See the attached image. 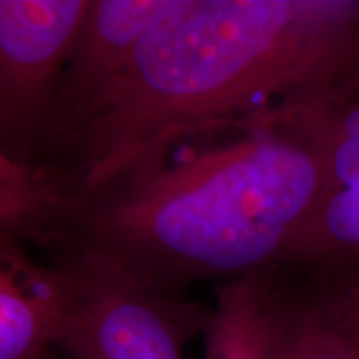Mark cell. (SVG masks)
Returning <instances> with one entry per match:
<instances>
[{"label": "cell", "instance_id": "2", "mask_svg": "<svg viewBox=\"0 0 359 359\" xmlns=\"http://www.w3.org/2000/svg\"><path fill=\"white\" fill-rule=\"evenodd\" d=\"M346 12L343 2L168 0L120 82L39 167L82 195L193 135L306 100L326 87L330 29Z\"/></svg>", "mask_w": 359, "mask_h": 359}, {"label": "cell", "instance_id": "7", "mask_svg": "<svg viewBox=\"0 0 359 359\" xmlns=\"http://www.w3.org/2000/svg\"><path fill=\"white\" fill-rule=\"evenodd\" d=\"M65 303L60 269L0 231V359H40L55 348Z\"/></svg>", "mask_w": 359, "mask_h": 359}, {"label": "cell", "instance_id": "12", "mask_svg": "<svg viewBox=\"0 0 359 359\" xmlns=\"http://www.w3.org/2000/svg\"><path fill=\"white\" fill-rule=\"evenodd\" d=\"M40 359H70V358L67 356L64 351H60V349H58V348H53V349H50V351H48L47 354H45V356H42Z\"/></svg>", "mask_w": 359, "mask_h": 359}, {"label": "cell", "instance_id": "10", "mask_svg": "<svg viewBox=\"0 0 359 359\" xmlns=\"http://www.w3.org/2000/svg\"><path fill=\"white\" fill-rule=\"evenodd\" d=\"M67 203L69 196L45 170L32 175L0 170V231L47 248Z\"/></svg>", "mask_w": 359, "mask_h": 359}, {"label": "cell", "instance_id": "1", "mask_svg": "<svg viewBox=\"0 0 359 359\" xmlns=\"http://www.w3.org/2000/svg\"><path fill=\"white\" fill-rule=\"evenodd\" d=\"M323 170L304 103L201 132L105 185L69 196L48 250L105 255L151 288L183 294L298 258Z\"/></svg>", "mask_w": 359, "mask_h": 359}, {"label": "cell", "instance_id": "11", "mask_svg": "<svg viewBox=\"0 0 359 359\" xmlns=\"http://www.w3.org/2000/svg\"><path fill=\"white\" fill-rule=\"evenodd\" d=\"M0 170L6 173H11V175H32V173L40 172L42 168L24 167V165L15 163V161L8 158V156L6 155V151H4L2 147H0Z\"/></svg>", "mask_w": 359, "mask_h": 359}, {"label": "cell", "instance_id": "13", "mask_svg": "<svg viewBox=\"0 0 359 359\" xmlns=\"http://www.w3.org/2000/svg\"><path fill=\"white\" fill-rule=\"evenodd\" d=\"M354 288V291H356V294H358V298H359V286H353Z\"/></svg>", "mask_w": 359, "mask_h": 359}, {"label": "cell", "instance_id": "5", "mask_svg": "<svg viewBox=\"0 0 359 359\" xmlns=\"http://www.w3.org/2000/svg\"><path fill=\"white\" fill-rule=\"evenodd\" d=\"M167 6L168 0H92L58 80L37 168L120 82L143 35Z\"/></svg>", "mask_w": 359, "mask_h": 359}, {"label": "cell", "instance_id": "6", "mask_svg": "<svg viewBox=\"0 0 359 359\" xmlns=\"http://www.w3.org/2000/svg\"><path fill=\"white\" fill-rule=\"evenodd\" d=\"M320 150L323 187L318 212L298 258L339 251L359 253V87L308 105Z\"/></svg>", "mask_w": 359, "mask_h": 359}, {"label": "cell", "instance_id": "9", "mask_svg": "<svg viewBox=\"0 0 359 359\" xmlns=\"http://www.w3.org/2000/svg\"><path fill=\"white\" fill-rule=\"evenodd\" d=\"M276 271L222 283L203 333V359H264Z\"/></svg>", "mask_w": 359, "mask_h": 359}, {"label": "cell", "instance_id": "3", "mask_svg": "<svg viewBox=\"0 0 359 359\" xmlns=\"http://www.w3.org/2000/svg\"><path fill=\"white\" fill-rule=\"evenodd\" d=\"M50 262L67 290L55 348L70 359H185L205 333L212 309L151 288L105 255L58 246Z\"/></svg>", "mask_w": 359, "mask_h": 359}, {"label": "cell", "instance_id": "8", "mask_svg": "<svg viewBox=\"0 0 359 359\" xmlns=\"http://www.w3.org/2000/svg\"><path fill=\"white\" fill-rule=\"evenodd\" d=\"M264 359H359L351 288H293L275 280Z\"/></svg>", "mask_w": 359, "mask_h": 359}, {"label": "cell", "instance_id": "4", "mask_svg": "<svg viewBox=\"0 0 359 359\" xmlns=\"http://www.w3.org/2000/svg\"><path fill=\"white\" fill-rule=\"evenodd\" d=\"M92 0H0V147L35 167L57 85Z\"/></svg>", "mask_w": 359, "mask_h": 359}]
</instances>
